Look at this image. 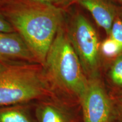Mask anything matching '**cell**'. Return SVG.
<instances>
[{"mask_svg": "<svg viewBox=\"0 0 122 122\" xmlns=\"http://www.w3.org/2000/svg\"><path fill=\"white\" fill-rule=\"evenodd\" d=\"M0 12L22 37L43 66L49 50L63 22L62 7L29 0H7Z\"/></svg>", "mask_w": 122, "mask_h": 122, "instance_id": "1", "label": "cell"}, {"mask_svg": "<svg viewBox=\"0 0 122 122\" xmlns=\"http://www.w3.org/2000/svg\"><path fill=\"white\" fill-rule=\"evenodd\" d=\"M43 67L53 89H59L80 101L89 79L62 25L49 50Z\"/></svg>", "mask_w": 122, "mask_h": 122, "instance_id": "2", "label": "cell"}, {"mask_svg": "<svg viewBox=\"0 0 122 122\" xmlns=\"http://www.w3.org/2000/svg\"><path fill=\"white\" fill-rule=\"evenodd\" d=\"M53 93L40 64L7 63L0 69V107L23 104Z\"/></svg>", "mask_w": 122, "mask_h": 122, "instance_id": "3", "label": "cell"}, {"mask_svg": "<svg viewBox=\"0 0 122 122\" xmlns=\"http://www.w3.org/2000/svg\"><path fill=\"white\" fill-rule=\"evenodd\" d=\"M67 33L88 79L100 77V45L95 29L83 14L74 15Z\"/></svg>", "mask_w": 122, "mask_h": 122, "instance_id": "4", "label": "cell"}, {"mask_svg": "<svg viewBox=\"0 0 122 122\" xmlns=\"http://www.w3.org/2000/svg\"><path fill=\"white\" fill-rule=\"evenodd\" d=\"M80 103L83 122H111L114 118L112 100L100 77L89 79L88 87Z\"/></svg>", "mask_w": 122, "mask_h": 122, "instance_id": "5", "label": "cell"}, {"mask_svg": "<svg viewBox=\"0 0 122 122\" xmlns=\"http://www.w3.org/2000/svg\"><path fill=\"white\" fill-rule=\"evenodd\" d=\"M0 59L6 63L39 64L16 32H0Z\"/></svg>", "mask_w": 122, "mask_h": 122, "instance_id": "6", "label": "cell"}, {"mask_svg": "<svg viewBox=\"0 0 122 122\" xmlns=\"http://www.w3.org/2000/svg\"><path fill=\"white\" fill-rule=\"evenodd\" d=\"M88 10L99 26L109 35L116 18V9L111 0H72Z\"/></svg>", "mask_w": 122, "mask_h": 122, "instance_id": "7", "label": "cell"}, {"mask_svg": "<svg viewBox=\"0 0 122 122\" xmlns=\"http://www.w3.org/2000/svg\"><path fill=\"white\" fill-rule=\"evenodd\" d=\"M38 122H72L69 112L57 103L45 101L36 109Z\"/></svg>", "mask_w": 122, "mask_h": 122, "instance_id": "8", "label": "cell"}, {"mask_svg": "<svg viewBox=\"0 0 122 122\" xmlns=\"http://www.w3.org/2000/svg\"><path fill=\"white\" fill-rule=\"evenodd\" d=\"M0 122H34L22 104L0 107Z\"/></svg>", "mask_w": 122, "mask_h": 122, "instance_id": "9", "label": "cell"}, {"mask_svg": "<svg viewBox=\"0 0 122 122\" xmlns=\"http://www.w3.org/2000/svg\"><path fill=\"white\" fill-rule=\"evenodd\" d=\"M100 51L107 58H117L122 53V46L109 36L101 44Z\"/></svg>", "mask_w": 122, "mask_h": 122, "instance_id": "10", "label": "cell"}, {"mask_svg": "<svg viewBox=\"0 0 122 122\" xmlns=\"http://www.w3.org/2000/svg\"><path fill=\"white\" fill-rule=\"evenodd\" d=\"M111 83L116 87L122 89V53L116 58L109 73Z\"/></svg>", "mask_w": 122, "mask_h": 122, "instance_id": "11", "label": "cell"}, {"mask_svg": "<svg viewBox=\"0 0 122 122\" xmlns=\"http://www.w3.org/2000/svg\"><path fill=\"white\" fill-rule=\"evenodd\" d=\"M109 36L122 46V20L116 18L111 27Z\"/></svg>", "mask_w": 122, "mask_h": 122, "instance_id": "12", "label": "cell"}, {"mask_svg": "<svg viewBox=\"0 0 122 122\" xmlns=\"http://www.w3.org/2000/svg\"><path fill=\"white\" fill-rule=\"evenodd\" d=\"M114 109V119L117 122H122V89L112 99Z\"/></svg>", "mask_w": 122, "mask_h": 122, "instance_id": "13", "label": "cell"}, {"mask_svg": "<svg viewBox=\"0 0 122 122\" xmlns=\"http://www.w3.org/2000/svg\"><path fill=\"white\" fill-rule=\"evenodd\" d=\"M15 32L14 29L12 27L6 18L3 16L0 12V32Z\"/></svg>", "mask_w": 122, "mask_h": 122, "instance_id": "14", "label": "cell"}, {"mask_svg": "<svg viewBox=\"0 0 122 122\" xmlns=\"http://www.w3.org/2000/svg\"><path fill=\"white\" fill-rule=\"evenodd\" d=\"M33 2L41 3V4L53 5L61 7L67 6V0H29Z\"/></svg>", "mask_w": 122, "mask_h": 122, "instance_id": "15", "label": "cell"}, {"mask_svg": "<svg viewBox=\"0 0 122 122\" xmlns=\"http://www.w3.org/2000/svg\"><path fill=\"white\" fill-rule=\"evenodd\" d=\"M6 63H6V62H3L2 61H1V59H0V69H1V68H2L3 67H4V66L5 65Z\"/></svg>", "mask_w": 122, "mask_h": 122, "instance_id": "16", "label": "cell"}, {"mask_svg": "<svg viewBox=\"0 0 122 122\" xmlns=\"http://www.w3.org/2000/svg\"><path fill=\"white\" fill-rule=\"evenodd\" d=\"M6 1H7V0H0V5L4 4V3L5 2H6Z\"/></svg>", "mask_w": 122, "mask_h": 122, "instance_id": "17", "label": "cell"}, {"mask_svg": "<svg viewBox=\"0 0 122 122\" xmlns=\"http://www.w3.org/2000/svg\"><path fill=\"white\" fill-rule=\"evenodd\" d=\"M67 6L70 5L71 4V1H72V0H67Z\"/></svg>", "mask_w": 122, "mask_h": 122, "instance_id": "18", "label": "cell"}, {"mask_svg": "<svg viewBox=\"0 0 122 122\" xmlns=\"http://www.w3.org/2000/svg\"><path fill=\"white\" fill-rule=\"evenodd\" d=\"M120 1H121V2H122V0H119Z\"/></svg>", "mask_w": 122, "mask_h": 122, "instance_id": "19", "label": "cell"}]
</instances>
